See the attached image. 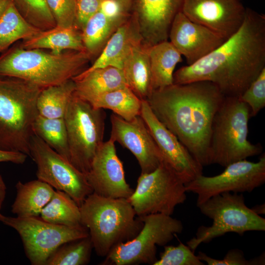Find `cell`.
Wrapping results in <instances>:
<instances>
[{"label": "cell", "instance_id": "cell-1", "mask_svg": "<svg viewBox=\"0 0 265 265\" xmlns=\"http://www.w3.org/2000/svg\"><path fill=\"white\" fill-rule=\"evenodd\" d=\"M265 69V15L246 8L240 28L220 46L173 74V84L207 80L225 97H240Z\"/></svg>", "mask_w": 265, "mask_h": 265}, {"label": "cell", "instance_id": "cell-2", "mask_svg": "<svg viewBox=\"0 0 265 265\" xmlns=\"http://www.w3.org/2000/svg\"><path fill=\"white\" fill-rule=\"evenodd\" d=\"M224 98L214 83L200 80L154 90L146 100L159 120L203 167L211 164L212 123Z\"/></svg>", "mask_w": 265, "mask_h": 265}, {"label": "cell", "instance_id": "cell-3", "mask_svg": "<svg viewBox=\"0 0 265 265\" xmlns=\"http://www.w3.org/2000/svg\"><path fill=\"white\" fill-rule=\"evenodd\" d=\"M91 59L86 52L69 50L55 54L14 46L0 56V76L21 79L44 88L72 80Z\"/></svg>", "mask_w": 265, "mask_h": 265}, {"label": "cell", "instance_id": "cell-4", "mask_svg": "<svg viewBox=\"0 0 265 265\" xmlns=\"http://www.w3.org/2000/svg\"><path fill=\"white\" fill-rule=\"evenodd\" d=\"M80 224L88 231L93 249L105 257L118 244L134 238L143 225L125 198L103 197L93 192L80 206Z\"/></svg>", "mask_w": 265, "mask_h": 265}, {"label": "cell", "instance_id": "cell-5", "mask_svg": "<svg viewBox=\"0 0 265 265\" xmlns=\"http://www.w3.org/2000/svg\"><path fill=\"white\" fill-rule=\"evenodd\" d=\"M42 88L26 80L0 76V148L30 156L36 102Z\"/></svg>", "mask_w": 265, "mask_h": 265}, {"label": "cell", "instance_id": "cell-6", "mask_svg": "<svg viewBox=\"0 0 265 265\" xmlns=\"http://www.w3.org/2000/svg\"><path fill=\"white\" fill-rule=\"evenodd\" d=\"M249 106L239 97H225L216 112L210 142L211 164L225 167L230 164L260 155V143L248 141Z\"/></svg>", "mask_w": 265, "mask_h": 265}, {"label": "cell", "instance_id": "cell-7", "mask_svg": "<svg viewBox=\"0 0 265 265\" xmlns=\"http://www.w3.org/2000/svg\"><path fill=\"white\" fill-rule=\"evenodd\" d=\"M201 213L212 220L211 226H201L195 237L187 242L193 251L202 243L227 233L242 236L248 231H265V219L245 203L242 193L224 192L214 195L198 207Z\"/></svg>", "mask_w": 265, "mask_h": 265}, {"label": "cell", "instance_id": "cell-8", "mask_svg": "<svg viewBox=\"0 0 265 265\" xmlns=\"http://www.w3.org/2000/svg\"><path fill=\"white\" fill-rule=\"evenodd\" d=\"M106 113L74 93L64 116L70 152V161L86 174L104 142Z\"/></svg>", "mask_w": 265, "mask_h": 265}, {"label": "cell", "instance_id": "cell-9", "mask_svg": "<svg viewBox=\"0 0 265 265\" xmlns=\"http://www.w3.org/2000/svg\"><path fill=\"white\" fill-rule=\"evenodd\" d=\"M143 223L132 239L114 247L102 265H152L158 260L157 246H165L183 230L181 220L161 213L139 216Z\"/></svg>", "mask_w": 265, "mask_h": 265}, {"label": "cell", "instance_id": "cell-10", "mask_svg": "<svg viewBox=\"0 0 265 265\" xmlns=\"http://www.w3.org/2000/svg\"><path fill=\"white\" fill-rule=\"evenodd\" d=\"M186 183L164 161L154 170L141 173L136 188L127 199L136 215H171L186 199Z\"/></svg>", "mask_w": 265, "mask_h": 265}, {"label": "cell", "instance_id": "cell-11", "mask_svg": "<svg viewBox=\"0 0 265 265\" xmlns=\"http://www.w3.org/2000/svg\"><path fill=\"white\" fill-rule=\"evenodd\" d=\"M0 221L19 234L25 253L32 265H45L50 256L60 245L89 236L82 225L70 227L48 222L39 216H6L0 212Z\"/></svg>", "mask_w": 265, "mask_h": 265}, {"label": "cell", "instance_id": "cell-12", "mask_svg": "<svg viewBox=\"0 0 265 265\" xmlns=\"http://www.w3.org/2000/svg\"><path fill=\"white\" fill-rule=\"evenodd\" d=\"M29 150L30 157L37 166L38 179L66 193L79 207L93 192L85 174L34 134Z\"/></svg>", "mask_w": 265, "mask_h": 265}, {"label": "cell", "instance_id": "cell-13", "mask_svg": "<svg viewBox=\"0 0 265 265\" xmlns=\"http://www.w3.org/2000/svg\"><path fill=\"white\" fill-rule=\"evenodd\" d=\"M265 182V154L257 162L246 159L233 162L214 176H198L186 185V192L197 194L198 207L211 197L224 192H251Z\"/></svg>", "mask_w": 265, "mask_h": 265}, {"label": "cell", "instance_id": "cell-14", "mask_svg": "<svg viewBox=\"0 0 265 265\" xmlns=\"http://www.w3.org/2000/svg\"><path fill=\"white\" fill-rule=\"evenodd\" d=\"M110 122V139L119 143L134 155L141 173L153 171L163 161L157 144L140 115L127 121L112 113Z\"/></svg>", "mask_w": 265, "mask_h": 265}, {"label": "cell", "instance_id": "cell-15", "mask_svg": "<svg viewBox=\"0 0 265 265\" xmlns=\"http://www.w3.org/2000/svg\"><path fill=\"white\" fill-rule=\"evenodd\" d=\"M114 142H104L97 151L85 174L93 192L109 198H125L133 191L125 179L123 163L118 158Z\"/></svg>", "mask_w": 265, "mask_h": 265}, {"label": "cell", "instance_id": "cell-16", "mask_svg": "<svg viewBox=\"0 0 265 265\" xmlns=\"http://www.w3.org/2000/svg\"><path fill=\"white\" fill-rule=\"evenodd\" d=\"M246 8L239 0H184L182 12L191 21L227 39L241 26Z\"/></svg>", "mask_w": 265, "mask_h": 265}, {"label": "cell", "instance_id": "cell-17", "mask_svg": "<svg viewBox=\"0 0 265 265\" xmlns=\"http://www.w3.org/2000/svg\"><path fill=\"white\" fill-rule=\"evenodd\" d=\"M140 115L149 129L167 163L186 185L203 174V166L178 138L154 115L146 100H142Z\"/></svg>", "mask_w": 265, "mask_h": 265}, {"label": "cell", "instance_id": "cell-18", "mask_svg": "<svg viewBox=\"0 0 265 265\" xmlns=\"http://www.w3.org/2000/svg\"><path fill=\"white\" fill-rule=\"evenodd\" d=\"M170 42L191 65L212 52L226 39L200 24L189 19L182 12L176 15L171 25Z\"/></svg>", "mask_w": 265, "mask_h": 265}, {"label": "cell", "instance_id": "cell-19", "mask_svg": "<svg viewBox=\"0 0 265 265\" xmlns=\"http://www.w3.org/2000/svg\"><path fill=\"white\" fill-rule=\"evenodd\" d=\"M183 1L133 0L132 13L137 20L144 44L149 47L168 40L171 25L182 11Z\"/></svg>", "mask_w": 265, "mask_h": 265}, {"label": "cell", "instance_id": "cell-20", "mask_svg": "<svg viewBox=\"0 0 265 265\" xmlns=\"http://www.w3.org/2000/svg\"><path fill=\"white\" fill-rule=\"evenodd\" d=\"M141 42L142 38L137 20L131 13L112 34L92 65L82 72L108 66L122 69L131 49Z\"/></svg>", "mask_w": 265, "mask_h": 265}, {"label": "cell", "instance_id": "cell-21", "mask_svg": "<svg viewBox=\"0 0 265 265\" xmlns=\"http://www.w3.org/2000/svg\"><path fill=\"white\" fill-rule=\"evenodd\" d=\"M72 80L75 83L74 94L87 102L105 93L127 86L122 70L112 66L81 72Z\"/></svg>", "mask_w": 265, "mask_h": 265}, {"label": "cell", "instance_id": "cell-22", "mask_svg": "<svg viewBox=\"0 0 265 265\" xmlns=\"http://www.w3.org/2000/svg\"><path fill=\"white\" fill-rule=\"evenodd\" d=\"M20 46L25 49H48L55 54L65 50L86 52L81 31L77 27L56 26L49 29L41 30L30 38L23 40Z\"/></svg>", "mask_w": 265, "mask_h": 265}, {"label": "cell", "instance_id": "cell-23", "mask_svg": "<svg viewBox=\"0 0 265 265\" xmlns=\"http://www.w3.org/2000/svg\"><path fill=\"white\" fill-rule=\"evenodd\" d=\"M148 47L143 42L133 46L122 68L127 86L141 100H146L152 93Z\"/></svg>", "mask_w": 265, "mask_h": 265}, {"label": "cell", "instance_id": "cell-24", "mask_svg": "<svg viewBox=\"0 0 265 265\" xmlns=\"http://www.w3.org/2000/svg\"><path fill=\"white\" fill-rule=\"evenodd\" d=\"M16 188L11 211L21 217L39 216L55 191L52 186L38 179L25 183L19 181Z\"/></svg>", "mask_w": 265, "mask_h": 265}, {"label": "cell", "instance_id": "cell-25", "mask_svg": "<svg viewBox=\"0 0 265 265\" xmlns=\"http://www.w3.org/2000/svg\"><path fill=\"white\" fill-rule=\"evenodd\" d=\"M151 89H161L173 84V74L182 55L168 40L148 47Z\"/></svg>", "mask_w": 265, "mask_h": 265}, {"label": "cell", "instance_id": "cell-26", "mask_svg": "<svg viewBox=\"0 0 265 265\" xmlns=\"http://www.w3.org/2000/svg\"><path fill=\"white\" fill-rule=\"evenodd\" d=\"M130 15L112 19L98 11L89 19L81 31L86 52L91 58L99 56L111 36Z\"/></svg>", "mask_w": 265, "mask_h": 265}, {"label": "cell", "instance_id": "cell-27", "mask_svg": "<svg viewBox=\"0 0 265 265\" xmlns=\"http://www.w3.org/2000/svg\"><path fill=\"white\" fill-rule=\"evenodd\" d=\"M40 30L26 20L12 0L0 18V53L18 40L29 39Z\"/></svg>", "mask_w": 265, "mask_h": 265}, {"label": "cell", "instance_id": "cell-28", "mask_svg": "<svg viewBox=\"0 0 265 265\" xmlns=\"http://www.w3.org/2000/svg\"><path fill=\"white\" fill-rule=\"evenodd\" d=\"M94 107L108 109L130 121L140 115L142 100L127 86L107 92L88 102Z\"/></svg>", "mask_w": 265, "mask_h": 265}, {"label": "cell", "instance_id": "cell-29", "mask_svg": "<svg viewBox=\"0 0 265 265\" xmlns=\"http://www.w3.org/2000/svg\"><path fill=\"white\" fill-rule=\"evenodd\" d=\"M75 89L73 80L42 88L36 102L38 114L48 118H64Z\"/></svg>", "mask_w": 265, "mask_h": 265}, {"label": "cell", "instance_id": "cell-30", "mask_svg": "<svg viewBox=\"0 0 265 265\" xmlns=\"http://www.w3.org/2000/svg\"><path fill=\"white\" fill-rule=\"evenodd\" d=\"M40 215L43 220L52 224L70 227L81 225L80 207L62 191H54Z\"/></svg>", "mask_w": 265, "mask_h": 265}, {"label": "cell", "instance_id": "cell-31", "mask_svg": "<svg viewBox=\"0 0 265 265\" xmlns=\"http://www.w3.org/2000/svg\"><path fill=\"white\" fill-rule=\"evenodd\" d=\"M32 131L34 134L70 161L67 133L64 118H48L38 114L32 125Z\"/></svg>", "mask_w": 265, "mask_h": 265}, {"label": "cell", "instance_id": "cell-32", "mask_svg": "<svg viewBox=\"0 0 265 265\" xmlns=\"http://www.w3.org/2000/svg\"><path fill=\"white\" fill-rule=\"evenodd\" d=\"M93 249L89 236L63 244L49 257L45 265H85Z\"/></svg>", "mask_w": 265, "mask_h": 265}, {"label": "cell", "instance_id": "cell-33", "mask_svg": "<svg viewBox=\"0 0 265 265\" xmlns=\"http://www.w3.org/2000/svg\"><path fill=\"white\" fill-rule=\"evenodd\" d=\"M14 2L22 7L24 17L34 26L44 30L56 26L47 0H14Z\"/></svg>", "mask_w": 265, "mask_h": 265}, {"label": "cell", "instance_id": "cell-34", "mask_svg": "<svg viewBox=\"0 0 265 265\" xmlns=\"http://www.w3.org/2000/svg\"><path fill=\"white\" fill-rule=\"evenodd\" d=\"M160 258L153 265H204L188 246L182 242L177 246L165 245Z\"/></svg>", "mask_w": 265, "mask_h": 265}, {"label": "cell", "instance_id": "cell-35", "mask_svg": "<svg viewBox=\"0 0 265 265\" xmlns=\"http://www.w3.org/2000/svg\"><path fill=\"white\" fill-rule=\"evenodd\" d=\"M239 98L249 106L250 117L256 116L265 106V69Z\"/></svg>", "mask_w": 265, "mask_h": 265}, {"label": "cell", "instance_id": "cell-36", "mask_svg": "<svg viewBox=\"0 0 265 265\" xmlns=\"http://www.w3.org/2000/svg\"><path fill=\"white\" fill-rule=\"evenodd\" d=\"M47 2L56 26L77 27L76 0H47Z\"/></svg>", "mask_w": 265, "mask_h": 265}, {"label": "cell", "instance_id": "cell-37", "mask_svg": "<svg viewBox=\"0 0 265 265\" xmlns=\"http://www.w3.org/2000/svg\"><path fill=\"white\" fill-rule=\"evenodd\" d=\"M199 259L209 265H263L265 264V254L253 259L247 260L243 252L238 249H232L227 253L222 259H216L199 251L197 255Z\"/></svg>", "mask_w": 265, "mask_h": 265}, {"label": "cell", "instance_id": "cell-38", "mask_svg": "<svg viewBox=\"0 0 265 265\" xmlns=\"http://www.w3.org/2000/svg\"><path fill=\"white\" fill-rule=\"evenodd\" d=\"M77 26L81 31L87 21L99 10L102 0H76Z\"/></svg>", "mask_w": 265, "mask_h": 265}, {"label": "cell", "instance_id": "cell-39", "mask_svg": "<svg viewBox=\"0 0 265 265\" xmlns=\"http://www.w3.org/2000/svg\"><path fill=\"white\" fill-rule=\"evenodd\" d=\"M99 11L106 17L112 19L126 17L130 14L124 11L117 0H102Z\"/></svg>", "mask_w": 265, "mask_h": 265}, {"label": "cell", "instance_id": "cell-40", "mask_svg": "<svg viewBox=\"0 0 265 265\" xmlns=\"http://www.w3.org/2000/svg\"><path fill=\"white\" fill-rule=\"evenodd\" d=\"M27 155L20 152L3 149L0 148V162H10L17 164H23Z\"/></svg>", "mask_w": 265, "mask_h": 265}, {"label": "cell", "instance_id": "cell-41", "mask_svg": "<svg viewBox=\"0 0 265 265\" xmlns=\"http://www.w3.org/2000/svg\"><path fill=\"white\" fill-rule=\"evenodd\" d=\"M6 194V186L4 180L0 175V210L1 209Z\"/></svg>", "mask_w": 265, "mask_h": 265}, {"label": "cell", "instance_id": "cell-42", "mask_svg": "<svg viewBox=\"0 0 265 265\" xmlns=\"http://www.w3.org/2000/svg\"><path fill=\"white\" fill-rule=\"evenodd\" d=\"M120 3L124 11L130 13V11L132 8L133 0H117Z\"/></svg>", "mask_w": 265, "mask_h": 265}, {"label": "cell", "instance_id": "cell-43", "mask_svg": "<svg viewBox=\"0 0 265 265\" xmlns=\"http://www.w3.org/2000/svg\"><path fill=\"white\" fill-rule=\"evenodd\" d=\"M12 0H0V18Z\"/></svg>", "mask_w": 265, "mask_h": 265}, {"label": "cell", "instance_id": "cell-44", "mask_svg": "<svg viewBox=\"0 0 265 265\" xmlns=\"http://www.w3.org/2000/svg\"><path fill=\"white\" fill-rule=\"evenodd\" d=\"M265 204H262L260 205H257L251 209L254 212L259 215L260 214H265Z\"/></svg>", "mask_w": 265, "mask_h": 265}]
</instances>
